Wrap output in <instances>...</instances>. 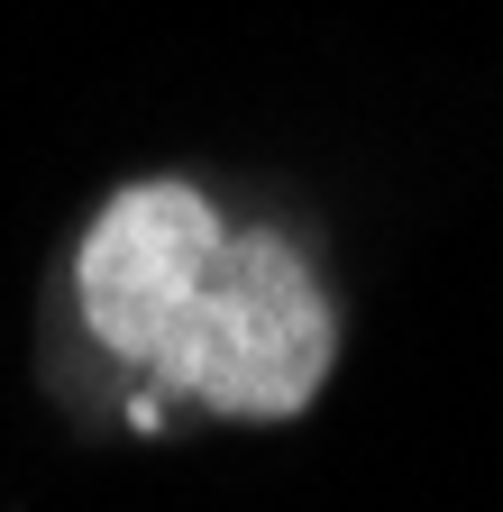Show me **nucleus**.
Wrapping results in <instances>:
<instances>
[{"label": "nucleus", "instance_id": "nucleus-1", "mask_svg": "<svg viewBox=\"0 0 503 512\" xmlns=\"http://www.w3.org/2000/svg\"><path fill=\"white\" fill-rule=\"evenodd\" d=\"M330 366H339V293L321 275V256L275 220H238L202 284L193 330L174 339L156 394L129 412V430H165V412L275 430L321 403Z\"/></svg>", "mask_w": 503, "mask_h": 512}, {"label": "nucleus", "instance_id": "nucleus-2", "mask_svg": "<svg viewBox=\"0 0 503 512\" xmlns=\"http://www.w3.org/2000/svg\"><path fill=\"white\" fill-rule=\"evenodd\" d=\"M229 229H238V211L220 202L211 183H193V174H129L83 220L74 266H65V284H74V330L92 339V357L119 366L129 412L156 394L174 339L193 330L202 284L220 266Z\"/></svg>", "mask_w": 503, "mask_h": 512}]
</instances>
